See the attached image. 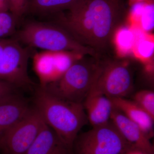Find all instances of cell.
<instances>
[{
    "label": "cell",
    "mask_w": 154,
    "mask_h": 154,
    "mask_svg": "<svg viewBox=\"0 0 154 154\" xmlns=\"http://www.w3.org/2000/svg\"><path fill=\"white\" fill-rule=\"evenodd\" d=\"M67 11L57 14L54 23L98 54L108 48L126 8L125 0H83Z\"/></svg>",
    "instance_id": "obj_1"
},
{
    "label": "cell",
    "mask_w": 154,
    "mask_h": 154,
    "mask_svg": "<svg viewBox=\"0 0 154 154\" xmlns=\"http://www.w3.org/2000/svg\"><path fill=\"white\" fill-rule=\"evenodd\" d=\"M34 103L45 123L72 150L75 140L88 122L82 104L60 99L39 86Z\"/></svg>",
    "instance_id": "obj_2"
},
{
    "label": "cell",
    "mask_w": 154,
    "mask_h": 154,
    "mask_svg": "<svg viewBox=\"0 0 154 154\" xmlns=\"http://www.w3.org/2000/svg\"><path fill=\"white\" fill-rule=\"evenodd\" d=\"M20 43L45 51L75 53L95 58L98 54L78 42L63 28L54 23L30 21L14 34Z\"/></svg>",
    "instance_id": "obj_3"
},
{
    "label": "cell",
    "mask_w": 154,
    "mask_h": 154,
    "mask_svg": "<svg viewBox=\"0 0 154 154\" xmlns=\"http://www.w3.org/2000/svg\"><path fill=\"white\" fill-rule=\"evenodd\" d=\"M101 67L94 62L80 59L58 79L42 88L60 99L82 104Z\"/></svg>",
    "instance_id": "obj_4"
},
{
    "label": "cell",
    "mask_w": 154,
    "mask_h": 154,
    "mask_svg": "<svg viewBox=\"0 0 154 154\" xmlns=\"http://www.w3.org/2000/svg\"><path fill=\"white\" fill-rule=\"evenodd\" d=\"M131 147L110 121L78 135L72 152L73 154H123Z\"/></svg>",
    "instance_id": "obj_5"
},
{
    "label": "cell",
    "mask_w": 154,
    "mask_h": 154,
    "mask_svg": "<svg viewBox=\"0 0 154 154\" xmlns=\"http://www.w3.org/2000/svg\"><path fill=\"white\" fill-rule=\"evenodd\" d=\"M45 123L35 106L0 138V151L3 154H25Z\"/></svg>",
    "instance_id": "obj_6"
},
{
    "label": "cell",
    "mask_w": 154,
    "mask_h": 154,
    "mask_svg": "<svg viewBox=\"0 0 154 154\" xmlns=\"http://www.w3.org/2000/svg\"><path fill=\"white\" fill-rule=\"evenodd\" d=\"M30 55L28 48L23 47L14 38L8 39L0 56V80L17 88L33 87L28 72Z\"/></svg>",
    "instance_id": "obj_7"
},
{
    "label": "cell",
    "mask_w": 154,
    "mask_h": 154,
    "mask_svg": "<svg viewBox=\"0 0 154 154\" xmlns=\"http://www.w3.org/2000/svg\"><path fill=\"white\" fill-rule=\"evenodd\" d=\"M94 85L110 99L125 98L132 91V75L127 66L121 63L101 66Z\"/></svg>",
    "instance_id": "obj_8"
},
{
    "label": "cell",
    "mask_w": 154,
    "mask_h": 154,
    "mask_svg": "<svg viewBox=\"0 0 154 154\" xmlns=\"http://www.w3.org/2000/svg\"><path fill=\"white\" fill-rule=\"evenodd\" d=\"M110 121L131 146L148 154H154V146L142 130L114 107Z\"/></svg>",
    "instance_id": "obj_9"
},
{
    "label": "cell",
    "mask_w": 154,
    "mask_h": 154,
    "mask_svg": "<svg viewBox=\"0 0 154 154\" xmlns=\"http://www.w3.org/2000/svg\"><path fill=\"white\" fill-rule=\"evenodd\" d=\"M88 121L93 127L108 123L114 107L111 99L93 85L82 103Z\"/></svg>",
    "instance_id": "obj_10"
},
{
    "label": "cell",
    "mask_w": 154,
    "mask_h": 154,
    "mask_svg": "<svg viewBox=\"0 0 154 154\" xmlns=\"http://www.w3.org/2000/svg\"><path fill=\"white\" fill-rule=\"evenodd\" d=\"M25 154H73L45 122L36 138Z\"/></svg>",
    "instance_id": "obj_11"
},
{
    "label": "cell",
    "mask_w": 154,
    "mask_h": 154,
    "mask_svg": "<svg viewBox=\"0 0 154 154\" xmlns=\"http://www.w3.org/2000/svg\"><path fill=\"white\" fill-rule=\"evenodd\" d=\"M31 107L18 94L0 102V138L25 116Z\"/></svg>",
    "instance_id": "obj_12"
},
{
    "label": "cell",
    "mask_w": 154,
    "mask_h": 154,
    "mask_svg": "<svg viewBox=\"0 0 154 154\" xmlns=\"http://www.w3.org/2000/svg\"><path fill=\"white\" fill-rule=\"evenodd\" d=\"M110 99L114 108L137 125L150 139L153 137L154 118L133 100H128L125 98Z\"/></svg>",
    "instance_id": "obj_13"
},
{
    "label": "cell",
    "mask_w": 154,
    "mask_h": 154,
    "mask_svg": "<svg viewBox=\"0 0 154 154\" xmlns=\"http://www.w3.org/2000/svg\"><path fill=\"white\" fill-rule=\"evenodd\" d=\"M33 66L40 87H44L60 78L54 51H43L35 53L33 57Z\"/></svg>",
    "instance_id": "obj_14"
},
{
    "label": "cell",
    "mask_w": 154,
    "mask_h": 154,
    "mask_svg": "<svg viewBox=\"0 0 154 154\" xmlns=\"http://www.w3.org/2000/svg\"><path fill=\"white\" fill-rule=\"evenodd\" d=\"M83 0H29L28 11L33 14H58L68 11Z\"/></svg>",
    "instance_id": "obj_15"
},
{
    "label": "cell",
    "mask_w": 154,
    "mask_h": 154,
    "mask_svg": "<svg viewBox=\"0 0 154 154\" xmlns=\"http://www.w3.org/2000/svg\"><path fill=\"white\" fill-rule=\"evenodd\" d=\"M18 22L9 11L0 12V39L15 34Z\"/></svg>",
    "instance_id": "obj_16"
},
{
    "label": "cell",
    "mask_w": 154,
    "mask_h": 154,
    "mask_svg": "<svg viewBox=\"0 0 154 154\" xmlns=\"http://www.w3.org/2000/svg\"><path fill=\"white\" fill-rule=\"evenodd\" d=\"M135 102L154 118V93L143 90L136 93L133 99Z\"/></svg>",
    "instance_id": "obj_17"
},
{
    "label": "cell",
    "mask_w": 154,
    "mask_h": 154,
    "mask_svg": "<svg viewBox=\"0 0 154 154\" xmlns=\"http://www.w3.org/2000/svg\"><path fill=\"white\" fill-rule=\"evenodd\" d=\"M134 42V33L128 28H121L116 33V44L121 52H129L133 47Z\"/></svg>",
    "instance_id": "obj_18"
},
{
    "label": "cell",
    "mask_w": 154,
    "mask_h": 154,
    "mask_svg": "<svg viewBox=\"0 0 154 154\" xmlns=\"http://www.w3.org/2000/svg\"><path fill=\"white\" fill-rule=\"evenodd\" d=\"M8 1L9 5V12L19 22L25 14L28 12L29 0Z\"/></svg>",
    "instance_id": "obj_19"
},
{
    "label": "cell",
    "mask_w": 154,
    "mask_h": 154,
    "mask_svg": "<svg viewBox=\"0 0 154 154\" xmlns=\"http://www.w3.org/2000/svg\"><path fill=\"white\" fill-rule=\"evenodd\" d=\"M142 28L145 31H150L154 28V5L146 4L140 18Z\"/></svg>",
    "instance_id": "obj_20"
},
{
    "label": "cell",
    "mask_w": 154,
    "mask_h": 154,
    "mask_svg": "<svg viewBox=\"0 0 154 154\" xmlns=\"http://www.w3.org/2000/svg\"><path fill=\"white\" fill-rule=\"evenodd\" d=\"M136 48L140 56L144 58H149L153 54V41L147 38H142L138 42Z\"/></svg>",
    "instance_id": "obj_21"
},
{
    "label": "cell",
    "mask_w": 154,
    "mask_h": 154,
    "mask_svg": "<svg viewBox=\"0 0 154 154\" xmlns=\"http://www.w3.org/2000/svg\"><path fill=\"white\" fill-rule=\"evenodd\" d=\"M17 87L10 83L0 80V102L18 94Z\"/></svg>",
    "instance_id": "obj_22"
},
{
    "label": "cell",
    "mask_w": 154,
    "mask_h": 154,
    "mask_svg": "<svg viewBox=\"0 0 154 154\" xmlns=\"http://www.w3.org/2000/svg\"><path fill=\"white\" fill-rule=\"evenodd\" d=\"M123 154H148L146 152L140 149L136 148L131 147L128 149Z\"/></svg>",
    "instance_id": "obj_23"
},
{
    "label": "cell",
    "mask_w": 154,
    "mask_h": 154,
    "mask_svg": "<svg viewBox=\"0 0 154 154\" xmlns=\"http://www.w3.org/2000/svg\"><path fill=\"white\" fill-rule=\"evenodd\" d=\"M9 11L8 0H0V12Z\"/></svg>",
    "instance_id": "obj_24"
},
{
    "label": "cell",
    "mask_w": 154,
    "mask_h": 154,
    "mask_svg": "<svg viewBox=\"0 0 154 154\" xmlns=\"http://www.w3.org/2000/svg\"><path fill=\"white\" fill-rule=\"evenodd\" d=\"M8 39H0V56L3 52Z\"/></svg>",
    "instance_id": "obj_25"
},
{
    "label": "cell",
    "mask_w": 154,
    "mask_h": 154,
    "mask_svg": "<svg viewBox=\"0 0 154 154\" xmlns=\"http://www.w3.org/2000/svg\"><path fill=\"white\" fill-rule=\"evenodd\" d=\"M151 0H130L131 5H134L137 3H145V4H149L150 3Z\"/></svg>",
    "instance_id": "obj_26"
}]
</instances>
